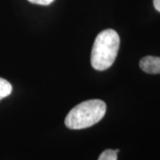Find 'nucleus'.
I'll use <instances>...</instances> for the list:
<instances>
[{
  "label": "nucleus",
  "instance_id": "obj_1",
  "mask_svg": "<svg viewBox=\"0 0 160 160\" xmlns=\"http://www.w3.org/2000/svg\"><path fill=\"white\" fill-rule=\"evenodd\" d=\"M120 38L118 32L105 29L96 37L92 49L91 63L96 70H105L114 63L119 49Z\"/></svg>",
  "mask_w": 160,
  "mask_h": 160
},
{
  "label": "nucleus",
  "instance_id": "obj_2",
  "mask_svg": "<svg viewBox=\"0 0 160 160\" xmlns=\"http://www.w3.org/2000/svg\"><path fill=\"white\" fill-rule=\"evenodd\" d=\"M106 109V103L102 100L83 102L68 113L65 118V125L72 130L90 127L102 119Z\"/></svg>",
  "mask_w": 160,
  "mask_h": 160
},
{
  "label": "nucleus",
  "instance_id": "obj_3",
  "mask_svg": "<svg viewBox=\"0 0 160 160\" xmlns=\"http://www.w3.org/2000/svg\"><path fill=\"white\" fill-rule=\"evenodd\" d=\"M140 68L149 74H160V57H143L140 62Z\"/></svg>",
  "mask_w": 160,
  "mask_h": 160
},
{
  "label": "nucleus",
  "instance_id": "obj_4",
  "mask_svg": "<svg viewBox=\"0 0 160 160\" xmlns=\"http://www.w3.org/2000/svg\"><path fill=\"white\" fill-rule=\"evenodd\" d=\"M12 87V85L2 78H0V101L4 98L7 97L11 94Z\"/></svg>",
  "mask_w": 160,
  "mask_h": 160
},
{
  "label": "nucleus",
  "instance_id": "obj_5",
  "mask_svg": "<svg viewBox=\"0 0 160 160\" xmlns=\"http://www.w3.org/2000/svg\"><path fill=\"white\" fill-rule=\"evenodd\" d=\"M117 154H118L117 150L107 149L100 155L98 160H117V158H118Z\"/></svg>",
  "mask_w": 160,
  "mask_h": 160
},
{
  "label": "nucleus",
  "instance_id": "obj_6",
  "mask_svg": "<svg viewBox=\"0 0 160 160\" xmlns=\"http://www.w3.org/2000/svg\"><path fill=\"white\" fill-rule=\"evenodd\" d=\"M28 1L32 4L41 5V6H48V5L52 4L54 0H28Z\"/></svg>",
  "mask_w": 160,
  "mask_h": 160
},
{
  "label": "nucleus",
  "instance_id": "obj_7",
  "mask_svg": "<svg viewBox=\"0 0 160 160\" xmlns=\"http://www.w3.org/2000/svg\"><path fill=\"white\" fill-rule=\"evenodd\" d=\"M153 4H154L156 10L160 12V0H153Z\"/></svg>",
  "mask_w": 160,
  "mask_h": 160
}]
</instances>
